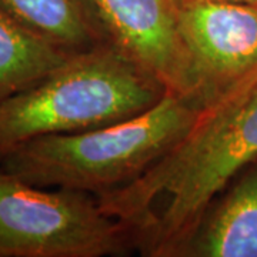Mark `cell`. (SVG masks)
<instances>
[{
    "label": "cell",
    "instance_id": "1",
    "mask_svg": "<svg viewBox=\"0 0 257 257\" xmlns=\"http://www.w3.org/2000/svg\"><path fill=\"white\" fill-rule=\"evenodd\" d=\"M257 160V73L206 104L193 126L133 182L103 193V209L147 257H175L203 213Z\"/></svg>",
    "mask_w": 257,
    "mask_h": 257
},
{
    "label": "cell",
    "instance_id": "2",
    "mask_svg": "<svg viewBox=\"0 0 257 257\" xmlns=\"http://www.w3.org/2000/svg\"><path fill=\"white\" fill-rule=\"evenodd\" d=\"M204 104L167 93L143 113L100 127L29 140L0 167L40 187H64L100 196L133 182L192 127Z\"/></svg>",
    "mask_w": 257,
    "mask_h": 257
},
{
    "label": "cell",
    "instance_id": "3",
    "mask_svg": "<svg viewBox=\"0 0 257 257\" xmlns=\"http://www.w3.org/2000/svg\"><path fill=\"white\" fill-rule=\"evenodd\" d=\"M166 94L156 77L111 43L76 53L53 73L0 103V160L32 139L128 119Z\"/></svg>",
    "mask_w": 257,
    "mask_h": 257
},
{
    "label": "cell",
    "instance_id": "4",
    "mask_svg": "<svg viewBox=\"0 0 257 257\" xmlns=\"http://www.w3.org/2000/svg\"><path fill=\"white\" fill-rule=\"evenodd\" d=\"M135 248L96 194L40 187L0 167V257H104Z\"/></svg>",
    "mask_w": 257,
    "mask_h": 257
},
{
    "label": "cell",
    "instance_id": "5",
    "mask_svg": "<svg viewBox=\"0 0 257 257\" xmlns=\"http://www.w3.org/2000/svg\"><path fill=\"white\" fill-rule=\"evenodd\" d=\"M177 18L204 106L257 73V5L180 2Z\"/></svg>",
    "mask_w": 257,
    "mask_h": 257
},
{
    "label": "cell",
    "instance_id": "6",
    "mask_svg": "<svg viewBox=\"0 0 257 257\" xmlns=\"http://www.w3.org/2000/svg\"><path fill=\"white\" fill-rule=\"evenodd\" d=\"M90 3L113 46L156 77L167 93L197 97L190 56L179 28L176 0Z\"/></svg>",
    "mask_w": 257,
    "mask_h": 257
},
{
    "label": "cell",
    "instance_id": "7",
    "mask_svg": "<svg viewBox=\"0 0 257 257\" xmlns=\"http://www.w3.org/2000/svg\"><path fill=\"white\" fill-rule=\"evenodd\" d=\"M175 257H257V160L214 199Z\"/></svg>",
    "mask_w": 257,
    "mask_h": 257
},
{
    "label": "cell",
    "instance_id": "8",
    "mask_svg": "<svg viewBox=\"0 0 257 257\" xmlns=\"http://www.w3.org/2000/svg\"><path fill=\"white\" fill-rule=\"evenodd\" d=\"M0 9L70 53L110 43L90 0H0Z\"/></svg>",
    "mask_w": 257,
    "mask_h": 257
},
{
    "label": "cell",
    "instance_id": "9",
    "mask_svg": "<svg viewBox=\"0 0 257 257\" xmlns=\"http://www.w3.org/2000/svg\"><path fill=\"white\" fill-rule=\"evenodd\" d=\"M73 55L0 9V103L53 73Z\"/></svg>",
    "mask_w": 257,
    "mask_h": 257
},
{
    "label": "cell",
    "instance_id": "10",
    "mask_svg": "<svg viewBox=\"0 0 257 257\" xmlns=\"http://www.w3.org/2000/svg\"><path fill=\"white\" fill-rule=\"evenodd\" d=\"M180 2H190V0H176V3ZM216 2H233V3H250V5H257V0H216Z\"/></svg>",
    "mask_w": 257,
    "mask_h": 257
}]
</instances>
